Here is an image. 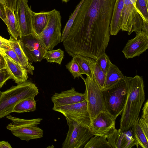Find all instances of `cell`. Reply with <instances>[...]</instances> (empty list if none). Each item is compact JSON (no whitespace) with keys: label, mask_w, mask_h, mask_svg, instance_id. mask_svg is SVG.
I'll return each mask as SVG.
<instances>
[{"label":"cell","mask_w":148,"mask_h":148,"mask_svg":"<svg viewBox=\"0 0 148 148\" xmlns=\"http://www.w3.org/2000/svg\"><path fill=\"white\" fill-rule=\"evenodd\" d=\"M50 11L39 12H32V24L33 33H40L47 25L50 17Z\"/></svg>","instance_id":"cell-21"},{"label":"cell","mask_w":148,"mask_h":148,"mask_svg":"<svg viewBox=\"0 0 148 148\" xmlns=\"http://www.w3.org/2000/svg\"><path fill=\"white\" fill-rule=\"evenodd\" d=\"M107 139L113 148H131L136 144L132 127L127 130L115 129L113 134Z\"/></svg>","instance_id":"cell-15"},{"label":"cell","mask_w":148,"mask_h":148,"mask_svg":"<svg viewBox=\"0 0 148 148\" xmlns=\"http://www.w3.org/2000/svg\"><path fill=\"white\" fill-rule=\"evenodd\" d=\"M6 118L12 121L7 126V129L21 139L29 141L43 137V130L37 126L42 120V119H26L11 115H7Z\"/></svg>","instance_id":"cell-5"},{"label":"cell","mask_w":148,"mask_h":148,"mask_svg":"<svg viewBox=\"0 0 148 148\" xmlns=\"http://www.w3.org/2000/svg\"><path fill=\"white\" fill-rule=\"evenodd\" d=\"M136 0H124L121 14V30L128 35L133 32L148 33V24L144 22L135 8Z\"/></svg>","instance_id":"cell-7"},{"label":"cell","mask_w":148,"mask_h":148,"mask_svg":"<svg viewBox=\"0 0 148 148\" xmlns=\"http://www.w3.org/2000/svg\"><path fill=\"white\" fill-rule=\"evenodd\" d=\"M73 57L78 63L87 76L92 78V74L88 64L85 57L79 54H76Z\"/></svg>","instance_id":"cell-31"},{"label":"cell","mask_w":148,"mask_h":148,"mask_svg":"<svg viewBox=\"0 0 148 148\" xmlns=\"http://www.w3.org/2000/svg\"><path fill=\"white\" fill-rule=\"evenodd\" d=\"M0 2L5 5V3L3 0H0Z\"/></svg>","instance_id":"cell-42"},{"label":"cell","mask_w":148,"mask_h":148,"mask_svg":"<svg viewBox=\"0 0 148 148\" xmlns=\"http://www.w3.org/2000/svg\"><path fill=\"white\" fill-rule=\"evenodd\" d=\"M70 32L63 45L68 55L97 59L105 52L116 0H82Z\"/></svg>","instance_id":"cell-1"},{"label":"cell","mask_w":148,"mask_h":148,"mask_svg":"<svg viewBox=\"0 0 148 148\" xmlns=\"http://www.w3.org/2000/svg\"><path fill=\"white\" fill-rule=\"evenodd\" d=\"M54 106L53 107L72 104L85 100L84 93L76 91L74 87L60 93L55 92L51 98Z\"/></svg>","instance_id":"cell-16"},{"label":"cell","mask_w":148,"mask_h":148,"mask_svg":"<svg viewBox=\"0 0 148 148\" xmlns=\"http://www.w3.org/2000/svg\"><path fill=\"white\" fill-rule=\"evenodd\" d=\"M124 0H116L110 26V35H116L121 30V14Z\"/></svg>","instance_id":"cell-19"},{"label":"cell","mask_w":148,"mask_h":148,"mask_svg":"<svg viewBox=\"0 0 148 148\" xmlns=\"http://www.w3.org/2000/svg\"><path fill=\"white\" fill-rule=\"evenodd\" d=\"M127 91V97L121 113L120 128L127 130L131 128L139 116L145 100L143 79L142 76L134 77L124 76Z\"/></svg>","instance_id":"cell-2"},{"label":"cell","mask_w":148,"mask_h":148,"mask_svg":"<svg viewBox=\"0 0 148 148\" xmlns=\"http://www.w3.org/2000/svg\"><path fill=\"white\" fill-rule=\"evenodd\" d=\"M124 78V76L119 68L112 63L106 74L103 88H108L118 81Z\"/></svg>","instance_id":"cell-24"},{"label":"cell","mask_w":148,"mask_h":148,"mask_svg":"<svg viewBox=\"0 0 148 148\" xmlns=\"http://www.w3.org/2000/svg\"><path fill=\"white\" fill-rule=\"evenodd\" d=\"M14 13L19 34V39L34 34L32 24V12L27 0H17Z\"/></svg>","instance_id":"cell-12"},{"label":"cell","mask_w":148,"mask_h":148,"mask_svg":"<svg viewBox=\"0 0 148 148\" xmlns=\"http://www.w3.org/2000/svg\"><path fill=\"white\" fill-rule=\"evenodd\" d=\"M21 45L31 63L40 62L47 50L37 35L31 34L19 39Z\"/></svg>","instance_id":"cell-11"},{"label":"cell","mask_w":148,"mask_h":148,"mask_svg":"<svg viewBox=\"0 0 148 148\" xmlns=\"http://www.w3.org/2000/svg\"><path fill=\"white\" fill-rule=\"evenodd\" d=\"M10 144L8 142L3 141H0V148H11Z\"/></svg>","instance_id":"cell-39"},{"label":"cell","mask_w":148,"mask_h":148,"mask_svg":"<svg viewBox=\"0 0 148 148\" xmlns=\"http://www.w3.org/2000/svg\"><path fill=\"white\" fill-rule=\"evenodd\" d=\"M101 90L106 110L116 119L123 110L127 96L124 78Z\"/></svg>","instance_id":"cell-4"},{"label":"cell","mask_w":148,"mask_h":148,"mask_svg":"<svg viewBox=\"0 0 148 148\" xmlns=\"http://www.w3.org/2000/svg\"><path fill=\"white\" fill-rule=\"evenodd\" d=\"M12 49L9 40L0 36V54L5 55L7 51Z\"/></svg>","instance_id":"cell-33"},{"label":"cell","mask_w":148,"mask_h":148,"mask_svg":"<svg viewBox=\"0 0 148 148\" xmlns=\"http://www.w3.org/2000/svg\"><path fill=\"white\" fill-rule=\"evenodd\" d=\"M11 79V77L8 74L5 68L0 69V89L7 80Z\"/></svg>","instance_id":"cell-34"},{"label":"cell","mask_w":148,"mask_h":148,"mask_svg":"<svg viewBox=\"0 0 148 148\" xmlns=\"http://www.w3.org/2000/svg\"><path fill=\"white\" fill-rule=\"evenodd\" d=\"M5 6L7 8L15 12L17 0H3Z\"/></svg>","instance_id":"cell-35"},{"label":"cell","mask_w":148,"mask_h":148,"mask_svg":"<svg viewBox=\"0 0 148 148\" xmlns=\"http://www.w3.org/2000/svg\"><path fill=\"white\" fill-rule=\"evenodd\" d=\"M148 100L144 104L142 109V114L141 118L146 121L148 122Z\"/></svg>","instance_id":"cell-37"},{"label":"cell","mask_w":148,"mask_h":148,"mask_svg":"<svg viewBox=\"0 0 148 148\" xmlns=\"http://www.w3.org/2000/svg\"><path fill=\"white\" fill-rule=\"evenodd\" d=\"M96 60L102 71L106 74L112 63L108 56L105 52L103 53Z\"/></svg>","instance_id":"cell-32"},{"label":"cell","mask_w":148,"mask_h":148,"mask_svg":"<svg viewBox=\"0 0 148 148\" xmlns=\"http://www.w3.org/2000/svg\"><path fill=\"white\" fill-rule=\"evenodd\" d=\"M38 93L36 85L27 80L2 92L0 97V119L12 112L15 106L20 101L35 97Z\"/></svg>","instance_id":"cell-3"},{"label":"cell","mask_w":148,"mask_h":148,"mask_svg":"<svg viewBox=\"0 0 148 148\" xmlns=\"http://www.w3.org/2000/svg\"><path fill=\"white\" fill-rule=\"evenodd\" d=\"M34 97L24 99L17 103L14 106L13 112L18 113L34 111L36 109V101Z\"/></svg>","instance_id":"cell-25"},{"label":"cell","mask_w":148,"mask_h":148,"mask_svg":"<svg viewBox=\"0 0 148 148\" xmlns=\"http://www.w3.org/2000/svg\"><path fill=\"white\" fill-rule=\"evenodd\" d=\"M65 118L69 130L66 137L62 144V148L83 147L94 135L88 129L81 126L71 120Z\"/></svg>","instance_id":"cell-10"},{"label":"cell","mask_w":148,"mask_h":148,"mask_svg":"<svg viewBox=\"0 0 148 148\" xmlns=\"http://www.w3.org/2000/svg\"><path fill=\"white\" fill-rule=\"evenodd\" d=\"M91 70L92 76L96 83L102 89L103 88L106 74L99 66L96 60L85 57Z\"/></svg>","instance_id":"cell-22"},{"label":"cell","mask_w":148,"mask_h":148,"mask_svg":"<svg viewBox=\"0 0 148 148\" xmlns=\"http://www.w3.org/2000/svg\"><path fill=\"white\" fill-rule=\"evenodd\" d=\"M5 54L8 56L16 62L21 64L17 55L12 49L7 51L5 52Z\"/></svg>","instance_id":"cell-36"},{"label":"cell","mask_w":148,"mask_h":148,"mask_svg":"<svg viewBox=\"0 0 148 148\" xmlns=\"http://www.w3.org/2000/svg\"><path fill=\"white\" fill-rule=\"evenodd\" d=\"M66 68L71 73L74 79L81 77L83 74H85L80 66L73 57L71 60L66 65Z\"/></svg>","instance_id":"cell-30"},{"label":"cell","mask_w":148,"mask_h":148,"mask_svg":"<svg viewBox=\"0 0 148 148\" xmlns=\"http://www.w3.org/2000/svg\"><path fill=\"white\" fill-rule=\"evenodd\" d=\"M6 24L10 36L16 40L19 39V34L14 12L5 6Z\"/></svg>","instance_id":"cell-23"},{"label":"cell","mask_w":148,"mask_h":148,"mask_svg":"<svg viewBox=\"0 0 148 148\" xmlns=\"http://www.w3.org/2000/svg\"><path fill=\"white\" fill-rule=\"evenodd\" d=\"M148 0H136L135 8L146 23L148 24Z\"/></svg>","instance_id":"cell-29"},{"label":"cell","mask_w":148,"mask_h":148,"mask_svg":"<svg viewBox=\"0 0 148 148\" xmlns=\"http://www.w3.org/2000/svg\"><path fill=\"white\" fill-rule=\"evenodd\" d=\"M116 119L106 111L99 114L91 121L89 129L94 136L110 137L115 129Z\"/></svg>","instance_id":"cell-13"},{"label":"cell","mask_w":148,"mask_h":148,"mask_svg":"<svg viewBox=\"0 0 148 148\" xmlns=\"http://www.w3.org/2000/svg\"><path fill=\"white\" fill-rule=\"evenodd\" d=\"M52 110L89 129L91 121L86 100L72 104L53 107Z\"/></svg>","instance_id":"cell-9"},{"label":"cell","mask_w":148,"mask_h":148,"mask_svg":"<svg viewBox=\"0 0 148 148\" xmlns=\"http://www.w3.org/2000/svg\"><path fill=\"white\" fill-rule=\"evenodd\" d=\"M4 68L15 82L19 84L26 81L28 78L27 70L21 64L16 62L7 55L3 56Z\"/></svg>","instance_id":"cell-17"},{"label":"cell","mask_w":148,"mask_h":148,"mask_svg":"<svg viewBox=\"0 0 148 148\" xmlns=\"http://www.w3.org/2000/svg\"><path fill=\"white\" fill-rule=\"evenodd\" d=\"M81 78L85 85L84 93L91 122L99 114L106 111L103 93L101 89L93 77L87 76L86 78L82 76Z\"/></svg>","instance_id":"cell-6"},{"label":"cell","mask_w":148,"mask_h":148,"mask_svg":"<svg viewBox=\"0 0 148 148\" xmlns=\"http://www.w3.org/2000/svg\"><path fill=\"white\" fill-rule=\"evenodd\" d=\"M63 2L67 3L69 1V0H62Z\"/></svg>","instance_id":"cell-41"},{"label":"cell","mask_w":148,"mask_h":148,"mask_svg":"<svg viewBox=\"0 0 148 148\" xmlns=\"http://www.w3.org/2000/svg\"><path fill=\"white\" fill-rule=\"evenodd\" d=\"M1 94H2V92L0 91V97L1 96Z\"/></svg>","instance_id":"cell-43"},{"label":"cell","mask_w":148,"mask_h":148,"mask_svg":"<svg viewBox=\"0 0 148 148\" xmlns=\"http://www.w3.org/2000/svg\"><path fill=\"white\" fill-rule=\"evenodd\" d=\"M84 148H112L107 138L104 136L95 135L92 136L86 143Z\"/></svg>","instance_id":"cell-26"},{"label":"cell","mask_w":148,"mask_h":148,"mask_svg":"<svg viewBox=\"0 0 148 148\" xmlns=\"http://www.w3.org/2000/svg\"><path fill=\"white\" fill-rule=\"evenodd\" d=\"M9 40L11 47L17 55L21 65L27 70L28 73L33 75L34 67L22 48L19 40H16L10 36Z\"/></svg>","instance_id":"cell-20"},{"label":"cell","mask_w":148,"mask_h":148,"mask_svg":"<svg viewBox=\"0 0 148 148\" xmlns=\"http://www.w3.org/2000/svg\"><path fill=\"white\" fill-rule=\"evenodd\" d=\"M5 62L3 56L0 54V70L4 68Z\"/></svg>","instance_id":"cell-40"},{"label":"cell","mask_w":148,"mask_h":148,"mask_svg":"<svg viewBox=\"0 0 148 148\" xmlns=\"http://www.w3.org/2000/svg\"><path fill=\"white\" fill-rule=\"evenodd\" d=\"M0 18L5 23L6 21L5 6L0 2Z\"/></svg>","instance_id":"cell-38"},{"label":"cell","mask_w":148,"mask_h":148,"mask_svg":"<svg viewBox=\"0 0 148 148\" xmlns=\"http://www.w3.org/2000/svg\"><path fill=\"white\" fill-rule=\"evenodd\" d=\"M64 56V51L59 48L47 50L44 54L43 59H46L48 62H54L61 65Z\"/></svg>","instance_id":"cell-27"},{"label":"cell","mask_w":148,"mask_h":148,"mask_svg":"<svg viewBox=\"0 0 148 148\" xmlns=\"http://www.w3.org/2000/svg\"><path fill=\"white\" fill-rule=\"evenodd\" d=\"M61 16L60 12L54 9L50 11L48 23L42 32L38 35L47 50H50L61 42Z\"/></svg>","instance_id":"cell-8"},{"label":"cell","mask_w":148,"mask_h":148,"mask_svg":"<svg viewBox=\"0 0 148 148\" xmlns=\"http://www.w3.org/2000/svg\"><path fill=\"white\" fill-rule=\"evenodd\" d=\"M148 48V33L141 31L136 33L134 38L128 40L122 51L128 59L139 56Z\"/></svg>","instance_id":"cell-14"},{"label":"cell","mask_w":148,"mask_h":148,"mask_svg":"<svg viewBox=\"0 0 148 148\" xmlns=\"http://www.w3.org/2000/svg\"><path fill=\"white\" fill-rule=\"evenodd\" d=\"M137 148H148V122L139 116L132 127Z\"/></svg>","instance_id":"cell-18"},{"label":"cell","mask_w":148,"mask_h":148,"mask_svg":"<svg viewBox=\"0 0 148 148\" xmlns=\"http://www.w3.org/2000/svg\"><path fill=\"white\" fill-rule=\"evenodd\" d=\"M82 2V0H81L76 6L73 12L70 16L69 18L66 23L61 34V42H63L64 41L68 36Z\"/></svg>","instance_id":"cell-28"}]
</instances>
